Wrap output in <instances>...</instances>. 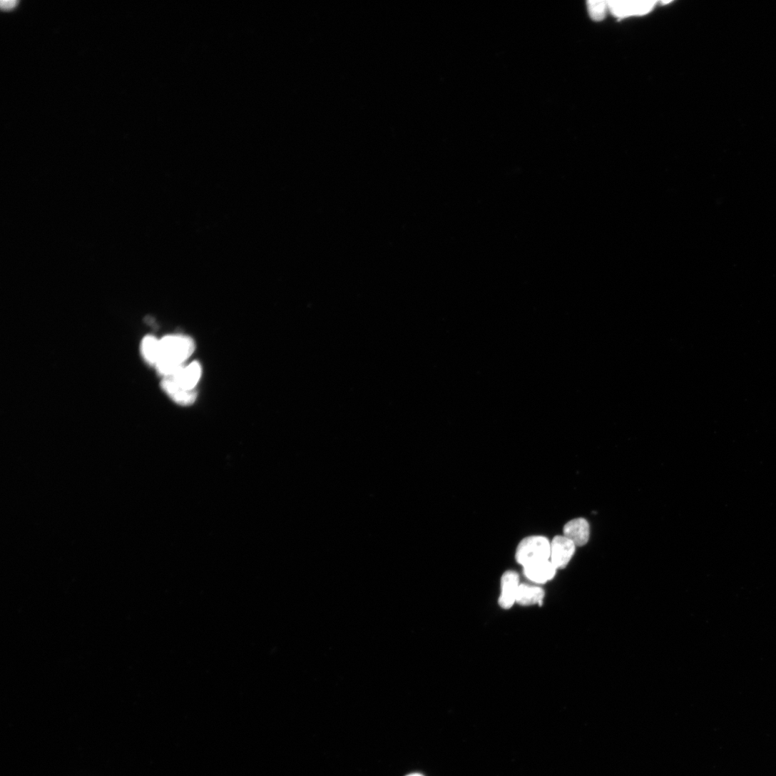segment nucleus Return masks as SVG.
Wrapping results in <instances>:
<instances>
[{
	"instance_id": "nucleus-1",
	"label": "nucleus",
	"mask_w": 776,
	"mask_h": 776,
	"mask_svg": "<svg viewBox=\"0 0 776 776\" xmlns=\"http://www.w3.org/2000/svg\"><path fill=\"white\" fill-rule=\"evenodd\" d=\"M195 350V343L186 336L169 335L160 340L159 355L155 366L163 377L180 370Z\"/></svg>"
},
{
	"instance_id": "nucleus-2",
	"label": "nucleus",
	"mask_w": 776,
	"mask_h": 776,
	"mask_svg": "<svg viewBox=\"0 0 776 776\" xmlns=\"http://www.w3.org/2000/svg\"><path fill=\"white\" fill-rule=\"evenodd\" d=\"M551 542L542 536H531L524 538L516 551V559L523 567L550 560Z\"/></svg>"
},
{
	"instance_id": "nucleus-3",
	"label": "nucleus",
	"mask_w": 776,
	"mask_h": 776,
	"mask_svg": "<svg viewBox=\"0 0 776 776\" xmlns=\"http://www.w3.org/2000/svg\"><path fill=\"white\" fill-rule=\"evenodd\" d=\"M656 4L655 1H608L609 11L618 19L646 15Z\"/></svg>"
},
{
	"instance_id": "nucleus-4",
	"label": "nucleus",
	"mask_w": 776,
	"mask_h": 776,
	"mask_svg": "<svg viewBox=\"0 0 776 776\" xmlns=\"http://www.w3.org/2000/svg\"><path fill=\"white\" fill-rule=\"evenodd\" d=\"M576 550L575 544L564 536H557L551 542L550 561L558 568H565Z\"/></svg>"
},
{
	"instance_id": "nucleus-5",
	"label": "nucleus",
	"mask_w": 776,
	"mask_h": 776,
	"mask_svg": "<svg viewBox=\"0 0 776 776\" xmlns=\"http://www.w3.org/2000/svg\"><path fill=\"white\" fill-rule=\"evenodd\" d=\"M520 577L514 571H506L501 578V595L499 606L504 610L511 609L515 603L520 587Z\"/></svg>"
},
{
	"instance_id": "nucleus-6",
	"label": "nucleus",
	"mask_w": 776,
	"mask_h": 776,
	"mask_svg": "<svg viewBox=\"0 0 776 776\" xmlns=\"http://www.w3.org/2000/svg\"><path fill=\"white\" fill-rule=\"evenodd\" d=\"M202 375V367L198 362H193L184 366L177 373L168 376L170 377L182 389L195 390Z\"/></svg>"
},
{
	"instance_id": "nucleus-7",
	"label": "nucleus",
	"mask_w": 776,
	"mask_h": 776,
	"mask_svg": "<svg viewBox=\"0 0 776 776\" xmlns=\"http://www.w3.org/2000/svg\"><path fill=\"white\" fill-rule=\"evenodd\" d=\"M523 568L525 576L538 585L546 584L553 579L557 570L550 560L536 562Z\"/></svg>"
},
{
	"instance_id": "nucleus-8",
	"label": "nucleus",
	"mask_w": 776,
	"mask_h": 776,
	"mask_svg": "<svg viewBox=\"0 0 776 776\" xmlns=\"http://www.w3.org/2000/svg\"><path fill=\"white\" fill-rule=\"evenodd\" d=\"M591 528L587 520L582 518L568 521L563 527V536L576 546H585L590 539Z\"/></svg>"
},
{
	"instance_id": "nucleus-9",
	"label": "nucleus",
	"mask_w": 776,
	"mask_h": 776,
	"mask_svg": "<svg viewBox=\"0 0 776 776\" xmlns=\"http://www.w3.org/2000/svg\"><path fill=\"white\" fill-rule=\"evenodd\" d=\"M161 387L163 392L176 404L188 407L196 402L198 393L196 390L185 391L182 389L171 378L165 377L161 382Z\"/></svg>"
},
{
	"instance_id": "nucleus-10",
	"label": "nucleus",
	"mask_w": 776,
	"mask_h": 776,
	"mask_svg": "<svg viewBox=\"0 0 776 776\" xmlns=\"http://www.w3.org/2000/svg\"><path fill=\"white\" fill-rule=\"evenodd\" d=\"M545 597L544 591L535 586L521 584L516 603L522 606H533L541 605Z\"/></svg>"
},
{
	"instance_id": "nucleus-11",
	"label": "nucleus",
	"mask_w": 776,
	"mask_h": 776,
	"mask_svg": "<svg viewBox=\"0 0 776 776\" xmlns=\"http://www.w3.org/2000/svg\"><path fill=\"white\" fill-rule=\"evenodd\" d=\"M160 340L152 335L143 338L141 344V353L145 361L155 366L159 355Z\"/></svg>"
},
{
	"instance_id": "nucleus-12",
	"label": "nucleus",
	"mask_w": 776,
	"mask_h": 776,
	"mask_svg": "<svg viewBox=\"0 0 776 776\" xmlns=\"http://www.w3.org/2000/svg\"><path fill=\"white\" fill-rule=\"evenodd\" d=\"M588 9L591 18L595 21H602L609 11L608 1H588Z\"/></svg>"
},
{
	"instance_id": "nucleus-13",
	"label": "nucleus",
	"mask_w": 776,
	"mask_h": 776,
	"mask_svg": "<svg viewBox=\"0 0 776 776\" xmlns=\"http://www.w3.org/2000/svg\"><path fill=\"white\" fill-rule=\"evenodd\" d=\"M16 4V0H2L0 6H1L2 9L8 10L14 7Z\"/></svg>"
},
{
	"instance_id": "nucleus-14",
	"label": "nucleus",
	"mask_w": 776,
	"mask_h": 776,
	"mask_svg": "<svg viewBox=\"0 0 776 776\" xmlns=\"http://www.w3.org/2000/svg\"><path fill=\"white\" fill-rule=\"evenodd\" d=\"M407 776H424V775H422V774H419V773H413V774L409 775Z\"/></svg>"
}]
</instances>
